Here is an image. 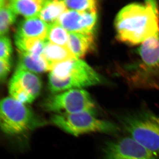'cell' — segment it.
<instances>
[{
    "label": "cell",
    "instance_id": "11",
    "mask_svg": "<svg viewBox=\"0 0 159 159\" xmlns=\"http://www.w3.org/2000/svg\"><path fill=\"white\" fill-rule=\"evenodd\" d=\"M95 40V34L70 32L68 47L76 58L80 59L93 50Z\"/></svg>",
    "mask_w": 159,
    "mask_h": 159
},
{
    "label": "cell",
    "instance_id": "18",
    "mask_svg": "<svg viewBox=\"0 0 159 159\" xmlns=\"http://www.w3.org/2000/svg\"><path fill=\"white\" fill-rule=\"evenodd\" d=\"M16 20V14L10 6L9 1H0V34L6 35Z\"/></svg>",
    "mask_w": 159,
    "mask_h": 159
},
{
    "label": "cell",
    "instance_id": "10",
    "mask_svg": "<svg viewBox=\"0 0 159 159\" xmlns=\"http://www.w3.org/2000/svg\"><path fill=\"white\" fill-rule=\"evenodd\" d=\"M139 54L142 66L159 70V33L141 44Z\"/></svg>",
    "mask_w": 159,
    "mask_h": 159
},
{
    "label": "cell",
    "instance_id": "6",
    "mask_svg": "<svg viewBox=\"0 0 159 159\" xmlns=\"http://www.w3.org/2000/svg\"><path fill=\"white\" fill-rule=\"evenodd\" d=\"M42 107L54 114L89 112L95 115L96 104L87 91L74 89L55 94L46 99Z\"/></svg>",
    "mask_w": 159,
    "mask_h": 159
},
{
    "label": "cell",
    "instance_id": "12",
    "mask_svg": "<svg viewBox=\"0 0 159 159\" xmlns=\"http://www.w3.org/2000/svg\"><path fill=\"white\" fill-rule=\"evenodd\" d=\"M18 62L17 68L31 73H41L52 70L53 66L43 55L36 57L18 51Z\"/></svg>",
    "mask_w": 159,
    "mask_h": 159
},
{
    "label": "cell",
    "instance_id": "9",
    "mask_svg": "<svg viewBox=\"0 0 159 159\" xmlns=\"http://www.w3.org/2000/svg\"><path fill=\"white\" fill-rule=\"evenodd\" d=\"M49 25L38 16L26 19L21 21L18 25L15 35L28 38L47 39Z\"/></svg>",
    "mask_w": 159,
    "mask_h": 159
},
{
    "label": "cell",
    "instance_id": "16",
    "mask_svg": "<svg viewBox=\"0 0 159 159\" xmlns=\"http://www.w3.org/2000/svg\"><path fill=\"white\" fill-rule=\"evenodd\" d=\"M14 41L18 51L36 57L43 55L46 44L48 41V40L21 37L16 35H14Z\"/></svg>",
    "mask_w": 159,
    "mask_h": 159
},
{
    "label": "cell",
    "instance_id": "1",
    "mask_svg": "<svg viewBox=\"0 0 159 159\" xmlns=\"http://www.w3.org/2000/svg\"><path fill=\"white\" fill-rule=\"evenodd\" d=\"M117 39L129 45L142 44L159 33V10L156 1L134 3L123 7L114 21Z\"/></svg>",
    "mask_w": 159,
    "mask_h": 159
},
{
    "label": "cell",
    "instance_id": "21",
    "mask_svg": "<svg viewBox=\"0 0 159 159\" xmlns=\"http://www.w3.org/2000/svg\"><path fill=\"white\" fill-rule=\"evenodd\" d=\"M12 53V47L9 38L6 35L0 38V59H10Z\"/></svg>",
    "mask_w": 159,
    "mask_h": 159
},
{
    "label": "cell",
    "instance_id": "7",
    "mask_svg": "<svg viewBox=\"0 0 159 159\" xmlns=\"http://www.w3.org/2000/svg\"><path fill=\"white\" fill-rule=\"evenodd\" d=\"M42 88V83L38 76L19 68H16L9 82L10 97L25 104L33 102Z\"/></svg>",
    "mask_w": 159,
    "mask_h": 159
},
{
    "label": "cell",
    "instance_id": "13",
    "mask_svg": "<svg viewBox=\"0 0 159 159\" xmlns=\"http://www.w3.org/2000/svg\"><path fill=\"white\" fill-rule=\"evenodd\" d=\"M67 10L63 1H44L38 17L50 25L57 21L61 16Z\"/></svg>",
    "mask_w": 159,
    "mask_h": 159
},
{
    "label": "cell",
    "instance_id": "4",
    "mask_svg": "<svg viewBox=\"0 0 159 159\" xmlns=\"http://www.w3.org/2000/svg\"><path fill=\"white\" fill-rule=\"evenodd\" d=\"M119 121L129 137L159 156V116L140 111L119 117Z\"/></svg>",
    "mask_w": 159,
    "mask_h": 159
},
{
    "label": "cell",
    "instance_id": "3",
    "mask_svg": "<svg viewBox=\"0 0 159 159\" xmlns=\"http://www.w3.org/2000/svg\"><path fill=\"white\" fill-rule=\"evenodd\" d=\"M26 104L11 97L1 102L0 125L2 131L9 136H19L29 133L47 124Z\"/></svg>",
    "mask_w": 159,
    "mask_h": 159
},
{
    "label": "cell",
    "instance_id": "15",
    "mask_svg": "<svg viewBox=\"0 0 159 159\" xmlns=\"http://www.w3.org/2000/svg\"><path fill=\"white\" fill-rule=\"evenodd\" d=\"M43 55L52 66L59 63L72 59H77L68 47H63L48 41Z\"/></svg>",
    "mask_w": 159,
    "mask_h": 159
},
{
    "label": "cell",
    "instance_id": "14",
    "mask_svg": "<svg viewBox=\"0 0 159 159\" xmlns=\"http://www.w3.org/2000/svg\"><path fill=\"white\" fill-rule=\"evenodd\" d=\"M10 6L16 14L23 16L26 19L37 17L44 0H12L9 1Z\"/></svg>",
    "mask_w": 159,
    "mask_h": 159
},
{
    "label": "cell",
    "instance_id": "8",
    "mask_svg": "<svg viewBox=\"0 0 159 159\" xmlns=\"http://www.w3.org/2000/svg\"><path fill=\"white\" fill-rule=\"evenodd\" d=\"M157 157L130 137L106 142L104 159H157Z\"/></svg>",
    "mask_w": 159,
    "mask_h": 159
},
{
    "label": "cell",
    "instance_id": "5",
    "mask_svg": "<svg viewBox=\"0 0 159 159\" xmlns=\"http://www.w3.org/2000/svg\"><path fill=\"white\" fill-rule=\"evenodd\" d=\"M95 116L89 112L54 114L51 121L61 130L74 136L90 133L115 134L119 131V127L116 124L97 119Z\"/></svg>",
    "mask_w": 159,
    "mask_h": 159
},
{
    "label": "cell",
    "instance_id": "20",
    "mask_svg": "<svg viewBox=\"0 0 159 159\" xmlns=\"http://www.w3.org/2000/svg\"><path fill=\"white\" fill-rule=\"evenodd\" d=\"M69 8L75 11H97L98 2L94 0H80V1H63Z\"/></svg>",
    "mask_w": 159,
    "mask_h": 159
},
{
    "label": "cell",
    "instance_id": "22",
    "mask_svg": "<svg viewBox=\"0 0 159 159\" xmlns=\"http://www.w3.org/2000/svg\"><path fill=\"white\" fill-rule=\"evenodd\" d=\"M11 59H0V79L1 82L6 80L11 67Z\"/></svg>",
    "mask_w": 159,
    "mask_h": 159
},
{
    "label": "cell",
    "instance_id": "17",
    "mask_svg": "<svg viewBox=\"0 0 159 159\" xmlns=\"http://www.w3.org/2000/svg\"><path fill=\"white\" fill-rule=\"evenodd\" d=\"M57 22L69 33L84 34L83 12L67 10L61 16Z\"/></svg>",
    "mask_w": 159,
    "mask_h": 159
},
{
    "label": "cell",
    "instance_id": "19",
    "mask_svg": "<svg viewBox=\"0 0 159 159\" xmlns=\"http://www.w3.org/2000/svg\"><path fill=\"white\" fill-rule=\"evenodd\" d=\"M69 32L56 21L49 25L47 39L52 43L68 47Z\"/></svg>",
    "mask_w": 159,
    "mask_h": 159
},
{
    "label": "cell",
    "instance_id": "2",
    "mask_svg": "<svg viewBox=\"0 0 159 159\" xmlns=\"http://www.w3.org/2000/svg\"><path fill=\"white\" fill-rule=\"evenodd\" d=\"M99 74L84 61L72 59L55 65L49 75V89L53 93L82 89L102 83Z\"/></svg>",
    "mask_w": 159,
    "mask_h": 159
}]
</instances>
